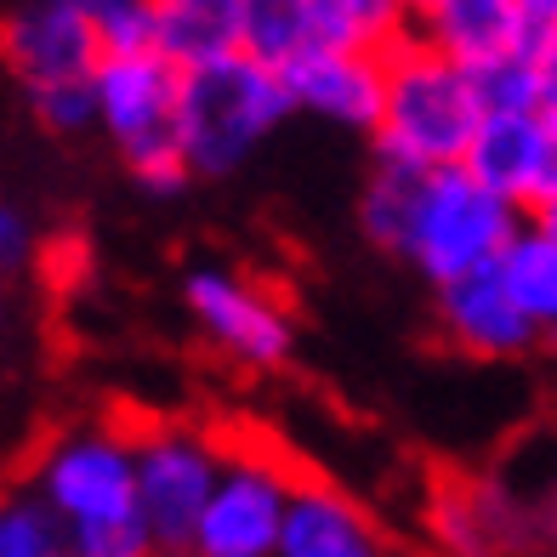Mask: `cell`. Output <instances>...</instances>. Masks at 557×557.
I'll list each match as a JSON object with an SVG mask.
<instances>
[{
	"label": "cell",
	"instance_id": "1",
	"mask_svg": "<svg viewBox=\"0 0 557 557\" xmlns=\"http://www.w3.org/2000/svg\"><path fill=\"white\" fill-rule=\"evenodd\" d=\"M523 211L472 183L461 165L416 171L375 160L359 194V227L375 250L421 273L433 290L461 285L472 273H495L506 245L523 234Z\"/></svg>",
	"mask_w": 557,
	"mask_h": 557
},
{
	"label": "cell",
	"instance_id": "2",
	"mask_svg": "<svg viewBox=\"0 0 557 557\" xmlns=\"http://www.w3.org/2000/svg\"><path fill=\"white\" fill-rule=\"evenodd\" d=\"M23 490L52 506L74 557H160L137 500V438L120 426H63L23 467Z\"/></svg>",
	"mask_w": 557,
	"mask_h": 557
},
{
	"label": "cell",
	"instance_id": "3",
	"mask_svg": "<svg viewBox=\"0 0 557 557\" xmlns=\"http://www.w3.org/2000/svg\"><path fill=\"white\" fill-rule=\"evenodd\" d=\"M478 125H484L478 81L426 40L404 35L387 52V114L375 132V160L416 171L461 165Z\"/></svg>",
	"mask_w": 557,
	"mask_h": 557
},
{
	"label": "cell",
	"instance_id": "4",
	"mask_svg": "<svg viewBox=\"0 0 557 557\" xmlns=\"http://www.w3.org/2000/svg\"><path fill=\"white\" fill-rule=\"evenodd\" d=\"M296 114L278 69H268L262 58H222L211 69L183 74V154L194 165V176H227L239 171L257 148Z\"/></svg>",
	"mask_w": 557,
	"mask_h": 557
},
{
	"label": "cell",
	"instance_id": "5",
	"mask_svg": "<svg viewBox=\"0 0 557 557\" xmlns=\"http://www.w3.org/2000/svg\"><path fill=\"white\" fill-rule=\"evenodd\" d=\"M183 308L211 352L239 370H278L296 352V319L268 285L239 268L194 262L183 273Z\"/></svg>",
	"mask_w": 557,
	"mask_h": 557
},
{
	"label": "cell",
	"instance_id": "6",
	"mask_svg": "<svg viewBox=\"0 0 557 557\" xmlns=\"http://www.w3.org/2000/svg\"><path fill=\"white\" fill-rule=\"evenodd\" d=\"M0 63L23 86V97L52 103V97H74L97 86L103 69V46L91 29L86 0H29L0 17Z\"/></svg>",
	"mask_w": 557,
	"mask_h": 557
},
{
	"label": "cell",
	"instance_id": "7",
	"mask_svg": "<svg viewBox=\"0 0 557 557\" xmlns=\"http://www.w3.org/2000/svg\"><path fill=\"white\" fill-rule=\"evenodd\" d=\"M132 438H137V500L160 541V557L188 552L194 529L216 495L227 449L211 433H199V426H171V421L143 426Z\"/></svg>",
	"mask_w": 557,
	"mask_h": 557
},
{
	"label": "cell",
	"instance_id": "8",
	"mask_svg": "<svg viewBox=\"0 0 557 557\" xmlns=\"http://www.w3.org/2000/svg\"><path fill=\"white\" fill-rule=\"evenodd\" d=\"M296 500V478L278 467V455L227 449L216 495L194 529V557H278L285 518Z\"/></svg>",
	"mask_w": 557,
	"mask_h": 557
},
{
	"label": "cell",
	"instance_id": "9",
	"mask_svg": "<svg viewBox=\"0 0 557 557\" xmlns=\"http://www.w3.org/2000/svg\"><path fill=\"white\" fill-rule=\"evenodd\" d=\"M426 541L444 557H523L529 512L512 472H455L426 495Z\"/></svg>",
	"mask_w": 557,
	"mask_h": 557
},
{
	"label": "cell",
	"instance_id": "10",
	"mask_svg": "<svg viewBox=\"0 0 557 557\" xmlns=\"http://www.w3.org/2000/svg\"><path fill=\"white\" fill-rule=\"evenodd\" d=\"M296 114H313L336 132H359L375 143L382 132V114H387V58H364V52H313L290 58L278 69Z\"/></svg>",
	"mask_w": 557,
	"mask_h": 557
},
{
	"label": "cell",
	"instance_id": "11",
	"mask_svg": "<svg viewBox=\"0 0 557 557\" xmlns=\"http://www.w3.org/2000/svg\"><path fill=\"white\" fill-rule=\"evenodd\" d=\"M433 324L449 352L478 359V364H512V359L541 352V331L506 296L500 273H472L461 285L433 290Z\"/></svg>",
	"mask_w": 557,
	"mask_h": 557
},
{
	"label": "cell",
	"instance_id": "12",
	"mask_svg": "<svg viewBox=\"0 0 557 557\" xmlns=\"http://www.w3.org/2000/svg\"><path fill=\"white\" fill-rule=\"evenodd\" d=\"M278 557H393V546L347 490L324 484V478H296Z\"/></svg>",
	"mask_w": 557,
	"mask_h": 557
},
{
	"label": "cell",
	"instance_id": "13",
	"mask_svg": "<svg viewBox=\"0 0 557 557\" xmlns=\"http://www.w3.org/2000/svg\"><path fill=\"white\" fill-rule=\"evenodd\" d=\"M410 35L467 74L495 69L518 58V0H421L410 7Z\"/></svg>",
	"mask_w": 557,
	"mask_h": 557
},
{
	"label": "cell",
	"instance_id": "14",
	"mask_svg": "<svg viewBox=\"0 0 557 557\" xmlns=\"http://www.w3.org/2000/svg\"><path fill=\"white\" fill-rule=\"evenodd\" d=\"M461 171L529 216V206H535V171H541V114H484Z\"/></svg>",
	"mask_w": 557,
	"mask_h": 557
},
{
	"label": "cell",
	"instance_id": "15",
	"mask_svg": "<svg viewBox=\"0 0 557 557\" xmlns=\"http://www.w3.org/2000/svg\"><path fill=\"white\" fill-rule=\"evenodd\" d=\"M245 7L250 0H160L154 52L176 74L239 58L245 52Z\"/></svg>",
	"mask_w": 557,
	"mask_h": 557
},
{
	"label": "cell",
	"instance_id": "16",
	"mask_svg": "<svg viewBox=\"0 0 557 557\" xmlns=\"http://www.w3.org/2000/svg\"><path fill=\"white\" fill-rule=\"evenodd\" d=\"M495 273H500L506 296L529 313V324H535L541 336L557 331V239L552 234H541L535 222H523V234L506 245Z\"/></svg>",
	"mask_w": 557,
	"mask_h": 557
},
{
	"label": "cell",
	"instance_id": "17",
	"mask_svg": "<svg viewBox=\"0 0 557 557\" xmlns=\"http://www.w3.org/2000/svg\"><path fill=\"white\" fill-rule=\"evenodd\" d=\"M0 557H74L52 506L29 490L0 495Z\"/></svg>",
	"mask_w": 557,
	"mask_h": 557
},
{
	"label": "cell",
	"instance_id": "18",
	"mask_svg": "<svg viewBox=\"0 0 557 557\" xmlns=\"http://www.w3.org/2000/svg\"><path fill=\"white\" fill-rule=\"evenodd\" d=\"M91 7V29L103 58H143L154 52V29H160V0H86Z\"/></svg>",
	"mask_w": 557,
	"mask_h": 557
},
{
	"label": "cell",
	"instance_id": "19",
	"mask_svg": "<svg viewBox=\"0 0 557 557\" xmlns=\"http://www.w3.org/2000/svg\"><path fill=\"white\" fill-rule=\"evenodd\" d=\"M478 97H484V114H541V91H535V63L506 58L495 69H478Z\"/></svg>",
	"mask_w": 557,
	"mask_h": 557
},
{
	"label": "cell",
	"instance_id": "20",
	"mask_svg": "<svg viewBox=\"0 0 557 557\" xmlns=\"http://www.w3.org/2000/svg\"><path fill=\"white\" fill-rule=\"evenodd\" d=\"M29 257H35V227H29V216L0 199V278H7L12 268H23Z\"/></svg>",
	"mask_w": 557,
	"mask_h": 557
},
{
	"label": "cell",
	"instance_id": "21",
	"mask_svg": "<svg viewBox=\"0 0 557 557\" xmlns=\"http://www.w3.org/2000/svg\"><path fill=\"white\" fill-rule=\"evenodd\" d=\"M546 199H557V109H541V171H535V206L541 211Z\"/></svg>",
	"mask_w": 557,
	"mask_h": 557
},
{
	"label": "cell",
	"instance_id": "22",
	"mask_svg": "<svg viewBox=\"0 0 557 557\" xmlns=\"http://www.w3.org/2000/svg\"><path fill=\"white\" fill-rule=\"evenodd\" d=\"M535 91H541V109H557V29L535 58Z\"/></svg>",
	"mask_w": 557,
	"mask_h": 557
},
{
	"label": "cell",
	"instance_id": "23",
	"mask_svg": "<svg viewBox=\"0 0 557 557\" xmlns=\"http://www.w3.org/2000/svg\"><path fill=\"white\" fill-rule=\"evenodd\" d=\"M529 222H535L541 234H552V239H557V199H546L541 211H529Z\"/></svg>",
	"mask_w": 557,
	"mask_h": 557
},
{
	"label": "cell",
	"instance_id": "24",
	"mask_svg": "<svg viewBox=\"0 0 557 557\" xmlns=\"http://www.w3.org/2000/svg\"><path fill=\"white\" fill-rule=\"evenodd\" d=\"M541 352H552V359H557V331H546V336H541Z\"/></svg>",
	"mask_w": 557,
	"mask_h": 557
},
{
	"label": "cell",
	"instance_id": "25",
	"mask_svg": "<svg viewBox=\"0 0 557 557\" xmlns=\"http://www.w3.org/2000/svg\"><path fill=\"white\" fill-rule=\"evenodd\" d=\"M0 319H7V285H0Z\"/></svg>",
	"mask_w": 557,
	"mask_h": 557
},
{
	"label": "cell",
	"instance_id": "26",
	"mask_svg": "<svg viewBox=\"0 0 557 557\" xmlns=\"http://www.w3.org/2000/svg\"><path fill=\"white\" fill-rule=\"evenodd\" d=\"M171 557H194V552H171Z\"/></svg>",
	"mask_w": 557,
	"mask_h": 557
}]
</instances>
